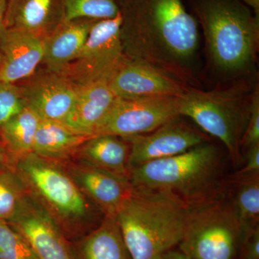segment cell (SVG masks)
Here are the masks:
<instances>
[{"label":"cell","mask_w":259,"mask_h":259,"mask_svg":"<svg viewBox=\"0 0 259 259\" xmlns=\"http://www.w3.org/2000/svg\"><path fill=\"white\" fill-rule=\"evenodd\" d=\"M11 0H0V29L7 27Z\"/></svg>","instance_id":"obj_31"},{"label":"cell","mask_w":259,"mask_h":259,"mask_svg":"<svg viewBox=\"0 0 259 259\" xmlns=\"http://www.w3.org/2000/svg\"><path fill=\"white\" fill-rule=\"evenodd\" d=\"M0 259H39L30 242L6 221H0Z\"/></svg>","instance_id":"obj_26"},{"label":"cell","mask_w":259,"mask_h":259,"mask_svg":"<svg viewBox=\"0 0 259 259\" xmlns=\"http://www.w3.org/2000/svg\"><path fill=\"white\" fill-rule=\"evenodd\" d=\"M13 168L10 163L9 156L6 150L0 141V173L7 171V170Z\"/></svg>","instance_id":"obj_32"},{"label":"cell","mask_w":259,"mask_h":259,"mask_svg":"<svg viewBox=\"0 0 259 259\" xmlns=\"http://www.w3.org/2000/svg\"><path fill=\"white\" fill-rule=\"evenodd\" d=\"M115 99L107 81L76 86L74 108L66 125L77 134L92 137Z\"/></svg>","instance_id":"obj_17"},{"label":"cell","mask_w":259,"mask_h":259,"mask_svg":"<svg viewBox=\"0 0 259 259\" xmlns=\"http://www.w3.org/2000/svg\"><path fill=\"white\" fill-rule=\"evenodd\" d=\"M159 259H191L181 250L172 249L168 250L162 255Z\"/></svg>","instance_id":"obj_33"},{"label":"cell","mask_w":259,"mask_h":259,"mask_svg":"<svg viewBox=\"0 0 259 259\" xmlns=\"http://www.w3.org/2000/svg\"><path fill=\"white\" fill-rule=\"evenodd\" d=\"M130 146L125 139L111 135L89 138L74 156L77 161L128 178Z\"/></svg>","instance_id":"obj_19"},{"label":"cell","mask_w":259,"mask_h":259,"mask_svg":"<svg viewBox=\"0 0 259 259\" xmlns=\"http://www.w3.org/2000/svg\"><path fill=\"white\" fill-rule=\"evenodd\" d=\"M226 191L245 230L259 225V172L228 175Z\"/></svg>","instance_id":"obj_23"},{"label":"cell","mask_w":259,"mask_h":259,"mask_svg":"<svg viewBox=\"0 0 259 259\" xmlns=\"http://www.w3.org/2000/svg\"><path fill=\"white\" fill-rule=\"evenodd\" d=\"M13 168L56 218L66 236L93 222L97 213H102L80 191L62 161L31 152L19 159Z\"/></svg>","instance_id":"obj_6"},{"label":"cell","mask_w":259,"mask_h":259,"mask_svg":"<svg viewBox=\"0 0 259 259\" xmlns=\"http://www.w3.org/2000/svg\"><path fill=\"white\" fill-rule=\"evenodd\" d=\"M107 83L116 97L127 100L182 97L191 88L150 65L126 56Z\"/></svg>","instance_id":"obj_12"},{"label":"cell","mask_w":259,"mask_h":259,"mask_svg":"<svg viewBox=\"0 0 259 259\" xmlns=\"http://www.w3.org/2000/svg\"><path fill=\"white\" fill-rule=\"evenodd\" d=\"M259 144V90L255 85L252 93L249 117L241 142L242 154L250 146Z\"/></svg>","instance_id":"obj_28"},{"label":"cell","mask_w":259,"mask_h":259,"mask_svg":"<svg viewBox=\"0 0 259 259\" xmlns=\"http://www.w3.org/2000/svg\"><path fill=\"white\" fill-rule=\"evenodd\" d=\"M124 54L199 88L198 23L183 0H117Z\"/></svg>","instance_id":"obj_1"},{"label":"cell","mask_w":259,"mask_h":259,"mask_svg":"<svg viewBox=\"0 0 259 259\" xmlns=\"http://www.w3.org/2000/svg\"><path fill=\"white\" fill-rule=\"evenodd\" d=\"M29 192L28 186L14 168L0 173V221H8Z\"/></svg>","instance_id":"obj_25"},{"label":"cell","mask_w":259,"mask_h":259,"mask_svg":"<svg viewBox=\"0 0 259 259\" xmlns=\"http://www.w3.org/2000/svg\"><path fill=\"white\" fill-rule=\"evenodd\" d=\"M125 139L130 146L129 171L148 163L176 156L210 141L208 135L180 120V117L144 135Z\"/></svg>","instance_id":"obj_11"},{"label":"cell","mask_w":259,"mask_h":259,"mask_svg":"<svg viewBox=\"0 0 259 259\" xmlns=\"http://www.w3.org/2000/svg\"><path fill=\"white\" fill-rule=\"evenodd\" d=\"M191 3L213 71L225 79H244L241 78L250 72L256 59L259 17L241 0Z\"/></svg>","instance_id":"obj_3"},{"label":"cell","mask_w":259,"mask_h":259,"mask_svg":"<svg viewBox=\"0 0 259 259\" xmlns=\"http://www.w3.org/2000/svg\"><path fill=\"white\" fill-rule=\"evenodd\" d=\"M245 231L226 191L191 209L179 246L191 259H237Z\"/></svg>","instance_id":"obj_7"},{"label":"cell","mask_w":259,"mask_h":259,"mask_svg":"<svg viewBox=\"0 0 259 259\" xmlns=\"http://www.w3.org/2000/svg\"><path fill=\"white\" fill-rule=\"evenodd\" d=\"M7 27H5V28H3L0 29V62H1V39L2 35H3V31Z\"/></svg>","instance_id":"obj_35"},{"label":"cell","mask_w":259,"mask_h":259,"mask_svg":"<svg viewBox=\"0 0 259 259\" xmlns=\"http://www.w3.org/2000/svg\"><path fill=\"white\" fill-rule=\"evenodd\" d=\"M122 16L96 20L79 55L61 74L76 86L107 81L125 59Z\"/></svg>","instance_id":"obj_8"},{"label":"cell","mask_w":259,"mask_h":259,"mask_svg":"<svg viewBox=\"0 0 259 259\" xmlns=\"http://www.w3.org/2000/svg\"><path fill=\"white\" fill-rule=\"evenodd\" d=\"M7 222L28 239L39 259H76L59 223L30 191Z\"/></svg>","instance_id":"obj_10"},{"label":"cell","mask_w":259,"mask_h":259,"mask_svg":"<svg viewBox=\"0 0 259 259\" xmlns=\"http://www.w3.org/2000/svg\"><path fill=\"white\" fill-rule=\"evenodd\" d=\"M226 158L210 141L171 157L148 162L129 171L134 188L172 196L194 209L226 192Z\"/></svg>","instance_id":"obj_2"},{"label":"cell","mask_w":259,"mask_h":259,"mask_svg":"<svg viewBox=\"0 0 259 259\" xmlns=\"http://www.w3.org/2000/svg\"><path fill=\"white\" fill-rule=\"evenodd\" d=\"M241 1L253 10L255 15L259 17V0H241Z\"/></svg>","instance_id":"obj_34"},{"label":"cell","mask_w":259,"mask_h":259,"mask_svg":"<svg viewBox=\"0 0 259 259\" xmlns=\"http://www.w3.org/2000/svg\"><path fill=\"white\" fill-rule=\"evenodd\" d=\"M253 90L244 79L209 91L191 87L180 97V116L190 117L204 133L219 140L235 168L243 163L241 142Z\"/></svg>","instance_id":"obj_5"},{"label":"cell","mask_w":259,"mask_h":259,"mask_svg":"<svg viewBox=\"0 0 259 259\" xmlns=\"http://www.w3.org/2000/svg\"><path fill=\"white\" fill-rule=\"evenodd\" d=\"M73 248L76 259H131L114 215L104 216Z\"/></svg>","instance_id":"obj_20"},{"label":"cell","mask_w":259,"mask_h":259,"mask_svg":"<svg viewBox=\"0 0 259 259\" xmlns=\"http://www.w3.org/2000/svg\"><path fill=\"white\" fill-rule=\"evenodd\" d=\"M245 165L237 171L241 174H251L259 172V144L247 148L243 153Z\"/></svg>","instance_id":"obj_30"},{"label":"cell","mask_w":259,"mask_h":259,"mask_svg":"<svg viewBox=\"0 0 259 259\" xmlns=\"http://www.w3.org/2000/svg\"><path fill=\"white\" fill-rule=\"evenodd\" d=\"M62 162L80 191L104 216H115L132 192V185L127 177L83 162Z\"/></svg>","instance_id":"obj_13"},{"label":"cell","mask_w":259,"mask_h":259,"mask_svg":"<svg viewBox=\"0 0 259 259\" xmlns=\"http://www.w3.org/2000/svg\"><path fill=\"white\" fill-rule=\"evenodd\" d=\"M25 105L42 120L66 125L76 97V86L61 74L46 75L20 88Z\"/></svg>","instance_id":"obj_14"},{"label":"cell","mask_w":259,"mask_h":259,"mask_svg":"<svg viewBox=\"0 0 259 259\" xmlns=\"http://www.w3.org/2000/svg\"><path fill=\"white\" fill-rule=\"evenodd\" d=\"M40 120L41 118L25 105L2 127L0 141L8 153L13 168L19 159L32 152Z\"/></svg>","instance_id":"obj_22"},{"label":"cell","mask_w":259,"mask_h":259,"mask_svg":"<svg viewBox=\"0 0 259 259\" xmlns=\"http://www.w3.org/2000/svg\"><path fill=\"white\" fill-rule=\"evenodd\" d=\"M25 106L20 88L0 81V131L7 121Z\"/></svg>","instance_id":"obj_27"},{"label":"cell","mask_w":259,"mask_h":259,"mask_svg":"<svg viewBox=\"0 0 259 259\" xmlns=\"http://www.w3.org/2000/svg\"><path fill=\"white\" fill-rule=\"evenodd\" d=\"M44 59V37L6 28L1 39L0 81L15 83L31 76Z\"/></svg>","instance_id":"obj_15"},{"label":"cell","mask_w":259,"mask_h":259,"mask_svg":"<svg viewBox=\"0 0 259 259\" xmlns=\"http://www.w3.org/2000/svg\"><path fill=\"white\" fill-rule=\"evenodd\" d=\"M96 20L62 22L44 37V59L49 72L61 74L77 57Z\"/></svg>","instance_id":"obj_16"},{"label":"cell","mask_w":259,"mask_h":259,"mask_svg":"<svg viewBox=\"0 0 259 259\" xmlns=\"http://www.w3.org/2000/svg\"><path fill=\"white\" fill-rule=\"evenodd\" d=\"M237 259H259V225L245 230Z\"/></svg>","instance_id":"obj_29"},{"label":"cell","mask_w":259,"mask_h":259,"mask_svg":"<svg viewBox=\"0 0 259 259\" xmlns=\"http://www.w3.org/2000/svg\"><path fill=\"white\" fill-rule=\"evenodd\" d=\"M181 97H157L127 100L116 97L113 105L97 125L94 136L111 135L122 139L148 134L180 117Z\"/></svg>","instance_id":"obj_9"},{"label":"cell","mask_w":259,"mask_h":259,"mask_svg":"<svg viewBox=\"0 0 259 259\" xmlns=\"http://www.w3.org/2000/svg\"><path fill=\"white\" fill-rule=\"evenodd\" d=\"M89 138L61 122L41 119L35 134L32 153L48 159L66 161L74 156Z\"/></svg>","instance_id":"obj_21"},{"label":"cell","mask_w":259,"mask_h":259,"mask_svg":"<svg viewBox=\"0 0 259 259\" xmlns=\"http://www.w3.org/2000/svg\"><path fill=\"white\" fill-rule=\"evenodd\" d=\"M64 22V0H11L7 28L42 37Z\"/></svg>","instance_id":"obj_18"},{"label":"cell","mask_w":259,"mask_h":259,"mask_svg":"<svg viewBox=\"0 0 259 259\" xmlns=\"http://www.w3.org/2000/svg\"><path fill=\"white\" fill-rule=\"evenodd\" d=\"M191 209L168 194L133 187L115 214L131 259H159L180 245Z\"/></svg>","instance_id":"obj_4"},{"label":"cell","mask_w":259,"mask_h":259,"mask_svg":"<svg viewBox=\"0 0 259 259\" xmlns=\"http://www.w3.org/2000/svg\"><path fill=\"white\" fill-rule=\"evenodd\" d=\"M120 13L117 0H64V22L107 20Z\"/></svg>","instance_id":"obj_24"}]
</instances>
